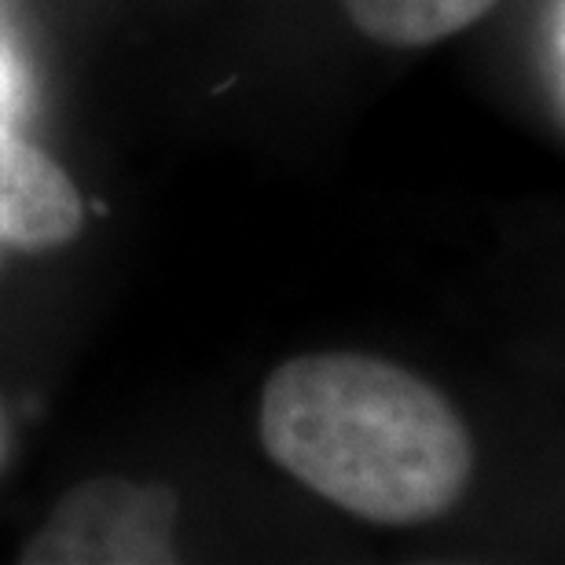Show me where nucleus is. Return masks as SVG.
Listing matches in <instances>:
<instances>
[{
    "label": "nucleus",
    "mask_w": 565,
    "mask_h": 565,
    "mask_svg": "<svg viewBox=\"0 0 565 565\" xmlns=\"http://www.w3.org/2000/svg\"><path fill=\"white\" fill-rule=\"evenodd\" d=\"M177 495L166 484L129 478H93L74 484L55 503L38 533L26 540L19 562L66 565H154L173 562Z\"/></svg>",
    "instance_id": "f03ea898"
},
{
    "label": "nucleus",
    "mask_w": 565,
    "mask_h": 565,
    "mask_svg": "<svg viewBox=\"0 0 565 565\" xmlns=\"http://www.w3.org/2000/svg\"><path fill=\"white\" fill-rule=\"evenodd\" d=\"M500 0H342L349 22L390 49H426L470 30Z\"/></svg>",
    "instance_id": "20e7f679"
},
{
    "label": "nucleus",
    "mask_w": 565,
    "mask_h": 565,
    "mask_svg": "<svg viewBox=\"0 0 565 565\" xmlns=\"http://www.w3.org/2000/svg\"><path fill=\"white\" fill-rule=\"evenodd\" d=\"M8 459V426H4V412H0V467Z\"/></svg>",
    "instance_id": "423d86ee"
},
{
    "label": "nucleus",
    "mask_w": 565,
    "mask_h": 565,
    "mask_svg": "<svg viewBox=\"0 0 565 565\" xmlns=\"http://www.w3.org/2000/svg\"><path fill=\"white\" fill-rule=\"evenodd\" d=\"M19 107H22V71L15 55L8 52V44L0 41V118H8Z\"/></svg>",
    "instance_id": "39448f33"
},
{
    "label": "nucleus",
    "mask_w": 565,
    "mask_h": 565,
    "mask_svg": "<svg viewBox=\"0 0 565 565\" xmlns=\"http://www.w3.org/2000/svg\"><path fill=\"white\" fill-rule=\"evenodd\" d=\"M257 429L276 467L375 525L437 522L473 478V440L451 401L367 353L279 364L262 390Z\"/></svg>",
    "instance_id": "f257e3e1"
},
{
    "label": "nucleus",
    "mask_w": 565,
    "mask_h": 565,
    "mask_svg": "<svg viewBox=\"0 0 565 565\" xmlns=\"http://www.w3.org/2000/svg\"><path fill=\"white\" fill-rule=\"evenodd\" d=\"M82 228V195L71 177L0 118V243L52 250Z\"/></svg>",
    "instance_id": "7ed1b4c3"
}]
</instances>
